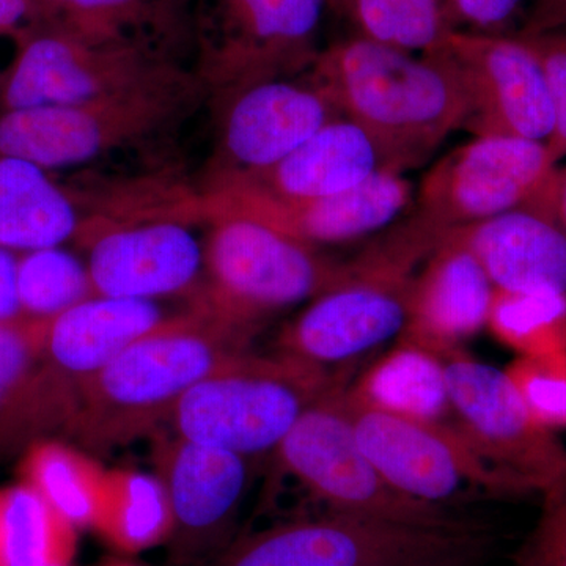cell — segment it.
Masks as SVG:
<instances>
[{"mask_svg":"<svg viewBox=\"0 0 566 566\" xmlns=\"http://www.w3.org/2000/svg\"><path fill=\"white\" fill-rule=\"evenodd\" d=\"M255 334L189 305L82 387L65 433L91 452L151 436L193 386L249 352Z\"/></svg>","mask_w":566,"mask_h":566,"instance_id":"obj_1","label":"cell"},{"mask_svg":"<svg viewBox=\"0 0 566 566\" xmlns=\"http://www.w3.org/2000/svg\"><path fill=\"white\" fill-rule=\"evenodd\" d=\"M307 74L342 117L379 142L401 174L422 166L468 120L457 77L431 54L354 35L322 50Z\"/></svg>","mask_w":566,"mask_h":566,"instance_id":"obj_2","label":"cell"},{"mask_svg":"<svg viewBox=\"0 0 566 566\" xmlns=\"http://www.w3.org/2000/svg\"><path fill=\"white\" fill-rule=\"evenodd\" d=\"M444 234L408 211L378 233L277 337V353L327 374L400 337L412 281Z\"/></svg>","mask_w":566,"mask_h":566,"instance_id":"obj_3","label":"cell"},{"mask_svg":"<svg viewBox=\"0 0 566 566\" xmlns=\"http://www.w3.org/2000/svg\"><path fill=\"white\" fill-rule=\"evenodd\" d=\"M275 353L234 357L192 387L174 409V433L245 458L274 452L300 417L346 381Z\"/></svg>","mask_w":566,"mask_h":566,"instance_id":"obj_4","label":"cell"},{"mask_svg":"<svg viewBox=\"0 0 566 566\" xmlns=\"http://www.w3.org/2000/svg\"><path fill=\"white\" fill-rule=\"evenodd\" d=\"M203 248V279L189 305L259 333L266 319L314 300L345 271L312 248L241 216H216Z\"/></svg>","mask_w":566,"mask_h":566,"instance_id":"obj_5","label":"cell"},{"mask_svg":"<svg viewBox=\"0 0 566 566\" xmlns=\"http://www.w3.org/2000/svg\"><path fill=\"white\" fill-rule=\"evenodd\" d=\"M479 527H430L329 512L245 536L207 566H469L482 557Z\"/></svg>","mask_w":566,"mask_h":566,"instance_id":"obj_6","label":"cell"},{"mask_svg":"<svg viewBox=\"0 0 566 566\" xmlns=\"http://www.w3.org/2000/svg\"><path fill=\"white\" fill-rule=\"evenodd\" d=\"M199 84V76L177 69L91 102L2 111L0 155L46 170L95 161L175 125L196 99Z\"/></svg>","mask_w":566,"mask_h":566,"instance_id":"obj_7","label":"cell"},{"mask_svg":"<svg viewBox=\"0 0 566 566\" xmlns=\"http://www.w3.org/2000/svg\"><path fill=\"white\" fill-rule=\"evenodd\" d=\"M327 0H196L199 80L219 98L245 85L307 73L318 57Z\"/></svg>","mask_w":566,"mask_h":566,"instance_id":"obj_8","label":"cell"},{"mask_svg":"<svg viewBox=\"0 0 566 566\" xmlns=\"http://www.w3.org/2000/svg\"><path fill=\"white\" fill-rule=\"evenodd\" d=\"M348 379L316 400L275 450L289 474L329 512L430 527L463 526L444 506L401 494L360 449L346 403Z\"/></svg>","mask_w":566,"mask_h":566,"instance_id":"obj_9","label":"cell"},{"mask_svg":"<svg viewBox=\"0 0 566 566\" xmlns=\"http://www.w3.org/2000/svg\"><path fill=\"white\" fill-rule=\"evenodd\" d=\"M556 172L543 142L474 137L430 167L409 211L446 234L516 208L542 207Z\"/></svg>","mask_w":566,"mask_h":566,"instance_id":"obj_10","label":"cell"},{"mask_svg":"<svg viewBox=\"0 0 566 566\" xmlns=\"http://www.w3.org/2000/svg\"><path fill=\"white\" fill-rule=\"evenodd\" d=\"M177 69L170 52L150 44L96 43L43 24L22 43L0 91V109L91 102Z\"/></svg>","mask_w":566,"mask_h":566,"instance_id":"obj_11","label":"cell"},{"mask_svg":"<svg viewBox=\"0 0 566 566\" xmlns=\"http://www.w3.org/2000/svg\"><path fill=\"white\" fill-rule=\"evenodd\" d=\"M453 423L520 494L539 493L566 472V447L536 422L505 370L463 348L444 357Z\"/></svg>","mask_w":566,"mask_h":566,"instance_id":"obj_12","label":"cell"},{"mask_svg":"<svg viewBox=\"0 0 566 566\" xmlns=\"http://www.w3.org/2000/svg\"><path fill=\"white\" fill-rule=\"evenodd\" d=\"M457 77L468 104L464 129L547 144L554 107L534 46L520 35L453 31L433 51Z\"/></svg>","mask_w":566,"mask_h":566,"instance_id":"obj_13","label":"cell"},{"mask_svg":"<svg viewBox=\"0 0 566 566\" xmlns=\"http://www.w3.org/2000/svg\"><path fill=\"white\" fill-rule=\"evenodd\" d=\"M346 403L357 442L395 490L416 501L444 506L465 488L521 495L515 483L475 452L455 423H428Z\"/></svg>","mask_w":566,"mask_h":566,"instance_id":"obj_14","label":"cell"},{"mask_svg":"<svg viewBox=\"0 0 566 566\" xmlns=\"http://www.w3.org/2000/svg\"><path fill=\"white\" fill-rule=\"evenodd\" d=\"M415 185L405 174L385 170L352 191L314 200H281L240 186H214L197 211L200 219L241 216L301 243L323 245L354 243L385 232L415 203Z\"/></svg>","mask_w":566,"mask_h":566,"instance_id":"obj_15","label":"cell"},{"mask_svg":"<svg viewBox=\"0 0 566 566\" xmlns=\"http://www.w3.org/2000/svg\"><path fill=\"white\" fill-rule=\"evenodd\" d=\"M177 214L87 226L80 237L96 296L158 301L191 297L203 279V248Z\"/></svg>","mask_w":566,"mask_h":566,"instance_id":"obj_16","label":"cell"},{"mask_svg":"<svg viewBox=\"0 0 566 566\" xmlns=\"http://www.w3.org/2000/svg\"><path fill=\"white\" fill-rule=\"evenodd\" d=\"M221 107L214 185L270 169L342 117L307 73L245 85L222 96Z\"/></svg>","mask_w":566,"mask_h":566,"instance_id":"obj_17","label":"cell"},{"mask_svg":"<svg viewBox=\"0 0 566 566\" xmlns=\"http://www.w3.org/2000/svg\"><path fill=\"white\" fill-rule=\"evenodd\" d=\"M151 458L172 509L174 556L199 558L232 526L251 482V458L178 434H151Z\"/></svg>","mask_w":566,"mask_h":566,"instance_id":"obj_18","label":"cell"},{"mask_svg":"<svg viewBox=\"0 0 566 566\" xmlns=\"http://www.w3.org/2000/svg\"><path fill=\"white\" fill-rule=\"evenodd\" d=\"M494 293L482 264L446 233L415 275L400 337L449 356L485 329Z\"/></svg>","mask_w":566,"mask_h":566,"instance_id":"obj_19","label":"cell"},{"mask_svg":"<svg viewBox=\"0 0 566 566\" xmlns=\"http://www.w3.org/2000/svg\"><path fill=\"white\" fill-rule=\"evenodd\" d=\"M48 322L0 323V455L65 431L77 400L44 357Z\"/></svg>","mask_w":566,"mask_h":566,"instance_id":"obj_20","label":"cell"},{"mask_svg":"<svg viewBox=\"0 0 566 566\" xmlns=\"http://www.w3.org/2000/svg\"><path fill=\"white\" fill-rule=\"evenodd\" d=\"M385 170L398 172L379 142L357 123L338 117L270 169L214 186H240L281 200H314L352 191Z\"/></svg>","mask_w":566,"mask_h":566,"instance_id":"obj_21","label":"cell"},{"mask_svg":"<svg viewBox=\"0 0 566 566\" xmlns=\"http://www.w3.org/2000/svg\"><path fill=\"white\" fill-rule=\"evenodd\" d=\"M501 292L566 294V232L549 212L516 208L449 230Z\"/></svg>","mask_w":566,"mask_h":566,"instance_id":"obj_22","label":"cell"},{"mask_svg":"<svg viewBox=\"0 0 566 566\" xmlns=\"http://www.w3.org/2000/svg\"><path fill=\"white\" fill-rule=\"evenodd\" d=\"M167 315L156 301L95 296L48 322L44 357L80 400L82 387L129 345L158 329Z\"/></svg>","mask_w":566,"mask_h":566,"instance_id":"obj_23","label":"cell"},{"mask_svg":"<svg viewBox=\"0 0 566 566\" xmlns=\"http://www.w3.org/2000/svg\"><path fill=\"white\" fill-rule=\"evenodd\" d=\"M76 200L50 170L0 155V248L13 253L61 248L80 237Z\"/></svg>","mask_w":566,"mask_h":566,"instance_id":"obj_24","label":"cell"},{"mask_svg":"<svg viewBox=\"0 0 566 566\" xmlns=\"http://www.w3.org/2000/svg\"><path fill=\"white\" fill-rule=\"evenodd\" d=\"M353 386L356 403L428 423H452L444 357L424 346L398 337Z\"/></svg>","mask_w":566,"mask_h":566,"instance_id":"obj_25","label":"cell"},{"mask_svg":"<svg viewBox=\"0 0 566 566\" xmlns=\"http://www.w3.org/2000/svg\"><path fill=\"white\" fill-rule=\"evenodd\" d=\"M48 24L96 43L134 41L169 52L181 0H36Z\"/></svg>","mask_w":566,"mask_h":566,"instance_id":"obj_26","label":"cell"},{"mask_svg":"<svg viewBox=\"0 0 566 566\" xmlns=\"http://www.w3.org/2000/svg\"><path fill=\"white\" fill-rule=\"evenodd\" d=\"M20 479L77 531L95 526L107 471L87 453L55 439H39L24 450Z\"/></svg>","mask_w":566,"mask_h":566,"instance_id":"obj_27","label":"cell"},{"mask_svg":"<svg viewBox=\"0 0 566 566\" xmlns=\"http://www.w3.org/2000/svg\"><path fill=\"white\" fill-rule=\"evenodd\" d=\"M174 517L161 480L144 472L107 471L93 531L126 554L144 553L169 542Z\"/></svg>","mask_w":566,"mask_h":566,"instance_id":"obj_28","label":"cell"},{"mask_svg":"<svg viewBox=\"0 0 566 566\" xmlns=\"http://www.w3.org/2000/svg\"><path fill=\"white\" fill-rule=\"evenodd\" d=\"M77 528L24 482L0 488V566L70 565Z\"/></svg>","mask_w":566,"mask_h":566,"instance_id":"obj_29","label":"cell"},{"mask_svg":"<svg viewBox=\"0 0 566 566\" xmlns=\"http://www.w3.org/2000/svg\"><path fill=\"white\" fill-rule=\"evenodd\" d=\"M346 20L356 35L411 54H427L458 31L450 0H352Z\"/></svg>","mask_w":566,"mask_h":566,"instance_id":"obj_30","label":"cell"},{"mask_svg":"<svg viewBox=\"0 0 566 566\" xmlns=\"http://www.w3.org/2000/svg\"><path fill=\"white\" fill-rule=\"evenodd\" d=\"M488 329L517 356L566 349V294L495 290Z\"/></svg>","mask_w":566,"mask_h":566,"instance_id":"obj_31","label":"cell"},{"mask_svg":"<svg viewBox=\"0 0 566 566\" xmlns=\"http://www.w3.org/2000/svg\"><path fill=\"white\" fill-rule=\"evenodd\" d=\"M17 293L22 316L39 322L96 296L87 264L62 248L18 253Z\"/></svg>","mask_w":566,"mask_h":566,"instance_id":"obj_32","label":"cell"},{"mask_svg":"<svg viewBox=\"0 0 566 566\" xmlns=\"http://www.w3.org/2000/svg\"><path fill=\"white\" fill-rule=\"evenodd\" d=\"M505 374L532 417L554 431L566 428V349L517 356Z\"/></svg>","mask_w":566,"mask_h":566,"instance_id":"obj_33","label":"cell"},{"mask_svg":"<svg viewBox=\"0 0 566 566\" xmlns=\"http://www.w3.org/2000/svg\"><path fill=\"white\" fill-rule=\"evenodd\" d=\"M542 497V512L516 553L515 566H566V472Z\"/></svg>","mask_w":566,"mask_h":566,"instance_id":"obj_34","label":"cell"},{"mask_svg":"<svg viewBox=\"0 0 566 566\" xmlns=\"http://www.w3.org/2000/svg\"><path fill=\"white\" fill-rule=\"evenodd\" d=\"M524 39L534 46L545 70L554 107V133L547 142V150L558 167L566 159V25L554 32Z\"/></svg>","mask_w":566,"mask_h":566,"instance_id":"obj_35","label":"cell"},{"mask_svg":"<svg viewBox=\"0 0 566 566\" xmlns=\"http://www.w3.org/2000/svg\"><path fill=\"white\" fill-rule=\"evenodd\" d=\"M531 0H450L458 31L516 35Z\"/></svg>","mask_w":566,"mask_h":566,"instance_id":"obj_36","label":"cell"},{"mask_svg":"<svg viewBox=\"0 0 566 566\" xmlns=\"http://www.w3.org/2000/svg\"><path fill=\"white\" fill-rule=\"evenodd\" d=\"M48 24L36 0H0V40L10 41L18 52L35 29Z\"/></svg>","mask_w":566,"mask_h":566,"instance_id":"obj_37","label":"cell"},{"mask_svg":"<svg viewBox=\"0 0 566 566\" xmlns=\"http://www.w3.org/2000/svg\"><path fill=\"white\" fill-rule=\"evenodd\" d=\"M566 25V0H531L526 20L516 35L536 36Z\"/></svg>","mask_w":566,"mask_h":566,"instance_id":"obj_38","label":"cell"},{"mask_svg":"<svg viewBox=\"0 0 566 566\" xmlns=\"http://www.w3.org/2000/svg\"><path fill=\"white\" fill-rule=\"evenodd\" d=\"M17 262L18 253L0 248V323L24 318L17 293Z\"/></svg>","mask_w":566,"mask_h":566,"instance_id":"obj_39","label":"cell"},{"mask_svg":"<svg viewBox=\"0 0 566 566\" xmlns=\"http://www.w3.org/2000/svg\"><path fill=\"white\" fill-rule=\"evenodd\" d=\"M546 211L566 232V166L557 167L556 177H554L549 193H547Z\"/></svg>","mask_w":566,"mask_h":566,"instance_id":"obj_40","label":"cell"},{"mask_svg":"<svg viewBox=\"0 0 566 566\" xmlns=\"http://www.w3.org/2000/svg\"><path fill=\"white\" fill-rule=\"evenodd\" d=\"M327 6H329V10L334 11L337 17L346 18L348 17L352 0H327Z\"/></svg>","mask_w":566,"mask_h":566,"instance_id":"obj_41","label":"cell"},{"mask_svg":"<svg viewBox=\"0 0 566 566\" xmlns=\"http://www.w3.org/2000/svg\"><path fill=\"white\" fill-rule=\"evenodd\" d=\"M115 566H129V565H115Z\"/></svg>","mask_w":566,"mask_h":566,"instance_id":"obj_42","label":"cell"},{"mask_svg":"<svg viewBox=\"0 0 566 566\" xmlns=\"http://www.w3.org/2000/svg\"><path fill=\"white\" fill-rule=\"evenodd\" d=\"M61 566H70V565H61Z\"/></svg>","mask_w":566,"mask_h":566,"instance_id":"obj_43","label":"cell"}]
</instances>
